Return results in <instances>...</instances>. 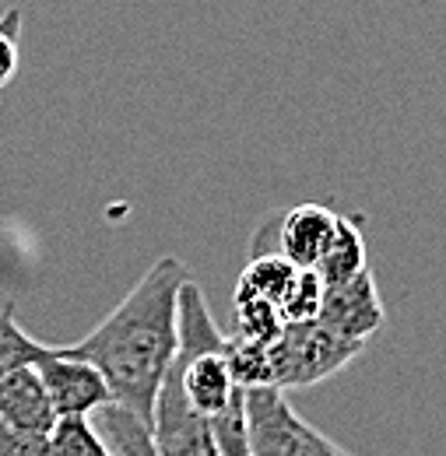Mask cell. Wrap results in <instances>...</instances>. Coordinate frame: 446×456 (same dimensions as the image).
Wrapping results in <instances>:
<instances>
[{
    "mask_svg": "<svg viewBox=\"0 0 446 456\" xmlns=\"http://www.w3.org/2000/svg\"><path fill=\"white\" fill-rule=\"evenodd\" d=\"M250 456H324V432L302 421L278 387L246 390Z\"/></svg>",
    "mask_w": 446,
    "mask_h": 456,
    "instance_id": "obj_3",
    "label": "cell"
},
{
    "mask_svg": "<svg viewBox=\"0 0 446 456\" xmlns=\"http://www.w3.org/2000/svg\"><path fill=\"white\" fill-rule=\"evenodd\" d=\"M366 344L348 341L334 330H327L317 316L302 323H285L271 341H264V369L268 387L292 390V387H313L341 372Z\"/></svg>",
    "mask_w": 446,
    "mask_h": 456,
    "instance_id": "obj_2",
    "label": "cell"
},
{
    "mask_svg": "<svg viewBox=\"0 0 446 456\" xmlns=\"http://www.w3.org/2000/svg\"><path fill=\"white\" fill-rule=\"evenodd\" d=\"M337 218L341 215H334L324 204L292 208L281 222L264 225V232L275 239V246L271 249H260V253H278V256H285L295 267H317V260L324 256L327 242L334 239Z\"/></svg>",
    "mask_w": 446,
    "mask_h": 456,
    "instance_id": "obj_7",
    "label": "cell"
},
{
    "mask_svg": "<svg viewBox=\"0 0 446 456\" xmlns=\"http://www.w3.org/2000/svg\"><path fill=\"white\" fill-rule=\"evenodd\" d=\"M366 267H369L366 264V239H362L359 225L351 218H337L334 239L327 242V249H324V256L317 260L313 271L320 274L324 285H337V281L355 278Z\"/></svg>",
    "mask_w": 446,
    "mask_h": 456,
    "instance_id": "obj_9",
    "label": "cell"
},
{
    "mask_svg": "<svg viewBox=\"0 0 446 456\" xmlns=\"http://www.w3.org/2000/svg\"><path fill=\"white\" fill-rule=\"evenodd\" d=\"M324 456H355V453H348V450H341L334 439H327L324 436Z\"/></svg>",
    "mask_w": 446,
    "mask_h": 456,
    "instance_id": "obj_16",
    "label": "cell"
},
{
    "mask_svg": "<svg viewBox=\"0 0 446 456\" xmlns=\"http://www.w3.org/2000/svg\"><path fill=\"white\" fill-rule=\"evenodd\" d=\"M0 421L25 436H50L56 411L36 365H21L0 376Z\"/></svg>",
    "mask_w": 446,
    "mask_h": 456,
    "instance_id": "obj_8",
    "label": "cell"
},
{
    "mask_svg": "<svg viewBox=\"0 0 446 456\" xmlns=\"http://www.w3.org/2000/svg\"><path fill=\"white\" fill-rule=\"evenodd\" d=\"M43 354H50V344L29 338L14 316V305H4L0 309V376H7L11 369H21V365H36Z\"/></svg>",
    "mask_w": 446,
    "mask_h": 456,
    "instance_id": "obj_11",
    "label": "cell"
},
{
    "mask_svg": "<svg viewBox=\"0 0 446 456\" xmlns=\"http://www.w3.org/2000/svg\"><path fill=\"white\" fill-rule=\"evenodd\" d=\"M215 453L219 456H250V428H246V387L228 400L222 414L208 418Z\"/></svg>",
    "mask_w": 446,
    "mask_h": 456,
    "instance_id": "obj_12",
    "label": "cell"
},
{
    "mask_svg": "<svg viewBox=\"0 0 446 456\" xmlns=\"http://www.w3.org/2000/svg\"><path fill=\"white\" fill-rule=\"evenodd\" d=\"M50 456H112L88 414H60L46 436Z\"/></svg>",
    "mask_w": 446,
    "mask_h": 456,
    "instance_id": "obj_10",
    "label": "cell"
},
{
    "mask_svg": "<svg viewBox=\"0 0 446 456\" xmlns=\"http://www.w3.org/2000/svg\"><path fill=\"white\" fill-rule=\"evenodd\" d=\"M0 456H50L46 436H25L0 421Z\"/></svg>",
    "mask_w": 446,
    "mask_h": 456,
    "instance_id": "obj_15",
    "label": "cell"
},
{
    "mask_svg": "<svg viewBox=\"0 0 446 456\" xmlns=\"http://www.w3.org/2000/svg\"><path fill=\"white\" fill-rule=\"evenodd\" d=\"M152 439L159 456H219L215 453V439H211V425L204 414H197L190 407V400L183 394L179 383V365L172 362L155 394L152 403Z\"/></svg>",
    "mask_w": 446,
    "mask_h": 456,
    "instance_id": "obj_4",
    "label": "cell"
},
{
    "mask_svg": "<svg viewBox=\"0 0 446 456\" xmlns=\"http://www.w3.org/2000/svg\"><path fill=\"white\" fill-rule=\"evenodd\" d=\"M18 32H21V11L7 7L0 14V88L11 85L18 74Z\"/></svg>",
    "mask_w": 446,
    "mask_h": 456,
    "instance_id": "obj_14",
    "label": "cell"
},
{
    "mask_svg": "<svg viewBox=\"0 0 446 456\" xmlns=\"http://www.w3.org/2000/svg\"><path fill=\"white\" fill-rule=\"evenodd\" d=\"M320 298H324V281L313 267H299L292 285L281 298V320L285 323H302V320H313L317 309H320Z\"/></svg>",
    "mask_w": 446,
    "mask_h": 456,
    "instance_id": "obj_13",
    "label": "cell"
},
{
    "mask_svg": "<svg viewBox=\"0 0 446 456\" xmlns=\"http://www.w3.org/2000/svg\"><path fill=\"white\" fill-rule=\"evenodd\" d=\"M36 372L43 376V387L54 400L56 418L60 414H92L112 400V390L103 379V372L92 362L67 354L63 347H50V354H43L36 362Z\"/></svg>",
    "mask_w": 446,
    "mask_h": 456,
    "instance_id": "obj_5",
    "label": "cell"
},
{
    "mask_svg": "<svg viewBox=\"0 0 446 456\" xmlns=\"http://www.w3.org/2000/svg\"><path fill=\"white\" fill-rule=\"evenodd\" d=\"M317 320L334 330L348 341H369L380 323H384V305H380V295H376V281L366 271H359L355 278L348 281H337V285H324V298H320V309H317Z\"/></svg>",
    "mask_w": 446,
    "mask_h": 456,
    "instance_id": "obj_6",
    "label": "cell"
},
{
    "mask_svg": "<svg viewBox=\"0 0 446 456\" xmlns=\"http://www.w3.org/2000/svg\"><path fill=\"white\" fill-rule=\"evenodd\" d=\"M183 281V260H155L106 320L81 341L63 344L67 354L92 362L110 383L112 400L141 421H152V403L176 354V305Z\"/></svg>",
    "mask_w": 446,
    "mask_h": 456,
    "instance_id": "obj_1",
    "label": "cell"
}]
</instances>
